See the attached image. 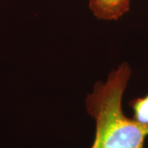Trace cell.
<instances>
[{"instance_id": "cell-1", "label": "cell", "mask_w": 148, "mask_h": 148, "mask_svg": "<svg viewBox=\"0 0 148 148\" xmlns=\"http://www.w3.org/2000/svg\"><path fill=\"white\" fill-rule=\"evenodd\" d=\"M132 77V69L123 62L97 82L88 94L85 106L95 121V138L90 148H145L148 125L142 124L124 114L123 99Z\"/></svg>"}, {"instance_id": "cell-2", "label": "cell", "mask_w": 148, "mask_h": 148, "mask_svg": "<svg viewBox=\"0 0 148 148\" xmlns=\"http://www.w3.org/2000/svg\"><path fill=\"white\" fill-rule=\"evenodd\" d=\"M131 0H89V8L96 19L117 21L130 10Z\"/></svg>"}, {"instance_id": "cell-3", "label": "cell", "mask_w": 148, "mask_h": 148, "mask_svg": "<svg viewBox=\"0 0 148 148\" xmlns=\"http://www.w3.org/2000/svg\"><path fill=\"white\" fill-rule=\"evenodd\" d=\"M132 110V118L138 123L148 125V93L142 97H137L129 102Z\"/></svg>"}]
</instances>
